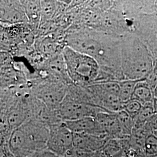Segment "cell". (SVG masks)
Wrapping results in <instances>:
<instances>
[{
	"instance_id": "cell-1",
	"label": "cell",
	"mask_w": 157,
	"mask_h": 157,
	"mask_svg": "<svg viewBox=\"0 0 157 157\" xmlns=\"http://www.w3.org/2000/svg\"><path fill=\"white\" fill-rule=\"evenodd\" d=\"M65 41L73 50L94 58L101 71L114 80H124L121 68L122 38L86 28L68 34Z\"/></svg>"
},
{
	"instance_id": "cell-2",
	"label": "cell",
	"mask_w": 157,
	"mask_h": 157,
	"mask_svg": "<svg viewBox=\"0 0 157 157\" xmlns=\"http://www.w3.org/2000/svg\"><path fill=\"white\" fill-rule=\"evenodd\" d=\"M155 58L136 35L122 38L121 68L124 80H144L151 72Z\"/></svg>"
},
{
	"instance_id": "cell-3",
	"label": "cell",
	"mask_w": 157,
	"mask_h": 157,
	"mask_svg": "<svg viewBox=\"0 0 157 157\" xmlns=\"http://www.w3.org/2000/svg\"><path fill=\"white\" fill-rule=\"evenodd\" d=\"M49 127L34 119H29L12 131L8 147L14 157H28L47 149Z\"/></svg>"
},
{
	"instance_id": "cell-4",
	"label": "cell",
	"mask_w": 157,
	"mask_h": 157,
	"mask_svg": "<svg viewBox=\"0 0 157 157\" xmlns=\"http://www.w3.org/2000/svg\"><path fill=\"white\" fill-rule=\"evenodd\" d=\"M62 54L69 78L74 84L86 87L94 83L100 67L94 58L65 45Z\"/></svg>"
},
{
	"instance_id": "cell-5",
	"label": "cell",
	"mask_w": 157,
	"mask_h": 157,
	"mask_svg": "<svg viewBox=\"0 0 157 157\" xmlns=\"http://www.w3.org/2000/svg\"><path fill=\"white\" fill-rule=\"evenodd\" d=\"M92 96L94 104L107 112L116 113L124 108L119 98L118 82L95 83L86 86Z\"/></svg>"
},
{
	"instance_id": "cell-6",
	"label": "cell",
	"mask_w": 157,
	"mask_h": 157,
	"mask_svg": "<svg viewBox=\"0 0 157 157\" xmlns=\"http://www.w3.org/2000/svg\"><path fill=\"white\" fill-rule=\"evenodd\" d=\"M67 86L62 82L51 79L40 83L32 93L50 109L57 111L67 94Z\"/></svg>"
},
{
	"instance_id": "cell-7",
	"label": "cell",
	"mask_w": 157,
	"mask_h": 157,
	"mask_svg": "<svg viewBox=\"0 0 157 157\" xmlns=\"http://www.w3.org/2000/svg\"><path fill=\"white\" fill-rule=\"evenodd\" d=\"M101 111L100 107L76 101L65 95L58 112L62 121H74L86 117H94Z\"/></svg>"
},
{
	"instance_id": "cell-8",
	"label": "cell",
	"mask_w": 157,
	"mask_h": 157,
	"mask_svg": "<svg viewBox=\"0 0 157 157\" xmlns=\"http://www.w3.org/2000/svg\"><path fill=\"white\" fill-rule=\"evenodd\" d=\"M50 133L47 141V150L58 156L64 157L73 147V133L64 122L49 127Z\"/></svg>"
},
{
	"instance_id": "cell-9",
	"label": "cell",
	"mask_w": 157,
	"mask_h": 157,
	"mask_svg": "<svg viewBox=\"0 0 157 157\" xmlns=\"http://www.w3.org/2000/svg\"><path fill=\"white\" fill-rule=\"evenodd\" d=\"M0 19L6 26L28 23L22 1H1Z\"/></svg>"
},
{
	"instance_id": "cell-10",
	"label": "cell",
	"mask_w": 157,
	"mask_h": 157,
	"mask_svg": "<svg viewBox=\"0 0 157 157\" xmlns=\"http://www.w3.org/2000/svg\"><path fill=\"white\" fill-rule=\"evenodd\" d=\"M64 123L73 133L89 134L108 137L101 124L94 117H86L74 121H64Z\"/></svg>"
},
{
	"instance_id": "cell-11",
	"label": "cell",
	"mask_w": 157,
	"mask_h": 157,
	"mask_svg": "<svg viewBox=\"0 0 157 157\" xmlns=\"http://www.w3.org/2000/svg\"><path fill=\"white\" fill-rule=\"evenodd\" d=\"M109 139L105 136L73 133V147L90 151H102Z\"/></svg>"
},
{
	"instance_id": "cell-12",
	"label": "cell",
	"mask_w": 157,
	"mask_h": 157,
	"mask_svg": "<svg viewBox=\"0 0 157 157\" xmlns=\"http://www.w3.org/2000/svg\"><path fill=\"white\" fill-rule=\"evenodd\" d=\"M109 139H124L116 113L101 111L95 117Z\"/></svg>"
},
{
	"instance_id": "cell-13",
	"label": "cell",
	"mask_w": 157,
	"mask_h": 157,
	"mask_svg": "<svg viewBox=\"0 0 157 157\" xmlns=\"http://www.w3.org/2000/svg\"><path fill=\"white\" fill-rule=\"evenodd\" d=\"M29 26H32L37 29L41 19V1H22Z\"/></svg>"
},
{
	"instance_id": "cell-14",
	"label": "cell",
	"mask_w": 157,
	"mask_h": 157,
	"mask_svg": "<svg viewBox=\"0 0 157 157\" xmlns=\"http://www.w3.org/2000/svg\"><path fill=\"white\" fill-rule=\"evenodd\" d=\"M132 100L139 101L143 105L154 102L153 91L145 80H140L137 82Z\"/></svg>"
},
{
	"instance_id": "cell-15",
	"label": "cell",
	"mask_w": 157,
	"mask_h": 157,
	"mask_svg": "<svg viewBox=\"0 0 157 157\" xmlns=\"http://www.w3.org/2000/svg\"><path fill=\"white\" fill-rule=\"evenodd\" d=\"M155 112L154 101L153 102L143 105L140 111L134 119V126L133 130H138L143 128Z\"/></svg>"
},
{
	"instance_id": "cell-16",
	"label": "cell",
	"mask_w": 157,
	"mask_h": 157,
	"mask_svg": "<svg viewBox=\"0 0 157 157\" xmlns=\"http://www.w3.org/2000/svg\"><path fill=\"white\" fill-rule=\"evenodd\" d=\"M138 82L137 80L128 79L118 82L119 86V98L123 105L132 100L135 87Z\"/></svg>"
},
{
	"instance_id": "cell-17",
	"label": "cell",
	"mask_w": 157,
	"mask_h": 157,
	"mask_svg": "<svg viewBox=\"0 0 157 157\" xmlns=\"http://www.w3.org/2000/svg\"><path fill=\"white\" fill-rule=\"evenodd\" d=\"M117 117L122 133L124 137L128 138L132 135L133 126L134 120L124 109L116 112Z\"/></svg>"
},
{
	"instance_id": "cell-18",
	"label": "cell",
	"mask_w": 157,
	"mask_h": 157,
	"mask_svg": "<svg viewBox=\"0 0 157 157\" xmlns=\"http://www.w3.org/2000/svg\"><path fill=\"white\" fill-rule=\"evenodd\" d=\"M58 48H59V44L56 43L54 40L50 38H45L40 41H39L37 44V49L41 54L48 56H50L51 57L61 52L57 51Z\"/></svg>"
},
{
	"instance_id": "cell-19",
	"label": "cell",
	"mask_w": 157,
	"mask_h": 157,
	"mask_svg": "<svg viewBox=\"0 0 157 157\" xmlns=\"http://www.w3.org/2000/svg\"><path fill=\"white\" fill-rule=\"evenodd\" d=\"M56 1H41V19L43 22L48 21L54 16L57 10Z\"/></svg>"
},
{
	"instance_id": "cell-20",
	"label": "cell",
	"mask_w": 157,
	"mask_h": 157,
	"mask_svg": "<svg viewBox=\"0 0 157 157\" xmlns=\"http://www.w3.org/2000/svg\"><path fill=\"white\" fill-rule=\"evenodd\" d=\"M144 152L146 157H157V137L152 134L146 139Z\"/></svg>"
},
{
	"instance_id": "cell-21",
	"label": "cell",
	"mask_w": 157,
	"mask_h": 157,
	"mask_svg": "<svg viewBox=\"0 0 157 157\" xmlns=\"http://www.w3.org/2000/svg\"><path fill=\"white\" fill-rule=\"evenodd\" d=\"M102 151L92 152L73 147L64 157H99Z\"/></svg>"
},
{
	"instance_id": "cell-22",
	"label": "cell",
	"mask_w": 157,
	"mask_h": 157,
	"mask_svg": "<svg viewBox=\"0 0 157 157\" xmlns=\"http://www.w3.org/2000/svg\"><path fill=\"white\" fill-rule=\"evenodd\" d=\"M143 105L139 101L131 100L124 104L123 109L127 112L134 120L140 111Z\"/></svg>"
},
{
	"instance_id": "cell-23",
	"label": "cell",
	"mask_w": 157,
	"mask_h": 157,
	"mask_svg": "<svg viewBox=\"0 0 157 157\" xmlns=\"http://www.w3.org/2000/svg\"><path fill=\"white\" fill-rule=\"evenodd\" d=\"M151 89L153 93L157 86V58L155 59L151 72L144 80Z\"/></svg>"
},
{
	"instance_id": "cell-24",
	"label": "cell",
	"mask_w": 157,
	"mask_h": 157,
	"mask_svg": "<svg viewBox=\"0 0 157 157\" xmlns=\"http://www.w3.org/2000/svg\"><path fill=\"white\" fill-rule=\"evenodd\" d=\"M147 130L150 132L152 134L157 131V112H155L151 117L150 118L148 121L144 124Z\"/></svg>"
},
{
	"instance_id": "cell-25",
	"label": "cell",
	"mask_w": 157,
	"mask_h": 157,
	"mask_svg": "<svg viewBox=\"0 0 157 157\" xmlns=\"http://www.w3.org/2000/svg\"><path fill=\"white\" fill-rule=\"evenodd\" d=\"M28 157H60L48 150L37 152Z\"/></svg>"
},
{
	"instance_id": "cell-26",
	"label": "cell",
	"mask_w": 157,
	"mask_h": 157,
	"mask_svg": "<svg viewBox=\"0 0 157 157\" xmlns=\"http://www.w3.org/2000/svg\"><path fill=\"white\" fill-rule=\"evenodd\" d=\"M154 108L155 112H157V99L154 98Z\"/></svg>"
},
{
	"instance_id": "cell-27",
	"label": "cell",
	"mask_w": 157,
	"mask_h": 157,
	"mask_svg": "<svg viewBox=\"0 0 157 157\" xmlns=\"http://www.w3.org/2000/svg\"><path fill=\"white\" fill-rule=\"evenodd\" d=\"M154 98L157 99V87L155 88V89L154 91Z\"/></svg>"
},
{
	"instance_id": "cell-28",
	"label": "cell",
	"mask_w": 157,
	"mask_h": 157,
	"mask_svg": "<svg viewBox=\"0 0 157 157\" xmlns=\"http://www.w3.org/2000/svg\"><path fill=\"white\" fill-rule=\"evenodd\" d=\"M107 157L102 152H101V155H100V157Z\"/></svg>"
},
{
	"instance_id": "cell-29",
	"label": "cell",
	"mask_w": 157,
	"mask_h": 157,
	"mask_svg": "<svg viewBox=\"0 0 157 157\" xmlns=\"http://www.w3.org/2000/svg\"><path fill=\"white\" fill-rule=\"evenodd\" d=\"M153 134H154V135H155V136H157V132H154V133H153Z\"/></svg>"
}]
</instances>
